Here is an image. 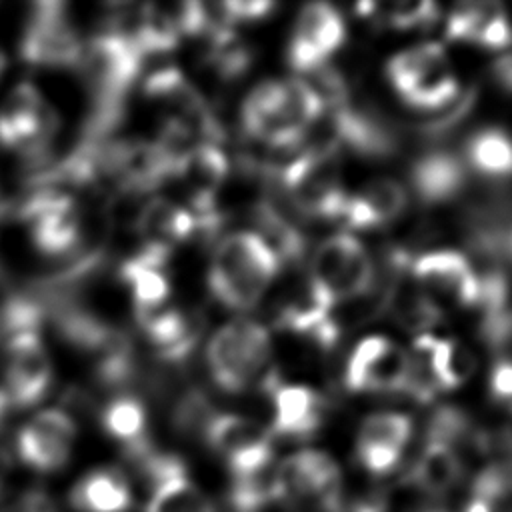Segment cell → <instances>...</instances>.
Returning <instances> with one entry per match:
<instances>
[{
	"instance_id": "cell-27",
	"label": "cell",
	"mask_w": 512,
	"mask_h": 512,
	"mask_svg": "<svg viewBox=\"0 0 512 512\" xmlns=\"http://www.w3.org/2000/svg\"><path fill=\"white\" fill-rule=\"evenodd\" d=\"M412 352L426 362L440 390L462 386L476 370L472 350L458 340L436 338L426 332L414 340Z\"/></svg>"
},
{
	"instance_id": "cell-42",
	"label": "cell",
	"mask_w": 512,
	"mask_h": 512,
	"mask_svg": "<svg viewBox=\"0 0 512 512\" xmlns=\"http://www.w3.org/2000/svg\"><path fill=\"white\" fill-rule=\"evenodd\" d=\"M490 392L496 400H512V362L496 360L490 372Z\"/></svg>"
},
{
	"instance_id": "cell-29",
	"label": "cell",
	"mask_w": 512,
	"mask_h": 512,
	"mask_svg": "<svg viewBox=\"0 0 512 512\" xmlns=\"http://www.w3.org/2000/svg\"><path fill=\"white\" fill-rule=\"evenodd\" d=\"M136 228L144 242L162 244L172 248L178 242H186L198 234L194 214L168 198H150L136 220Z\"/></svg>"
},
{
	"instance_id": "cell-10",
	"label": "cell",
	"mask_w": 512,
	"mask_h": 512,
	"mask_svg": "<svg viewBox=\"0 0 512 512\" xmlns=\"http://www.w3.org/2000/svg\"><path fill=\"white\" fill-rule=\"evenodd\" d=\"M142 94L146 100L164 106L168 118L186 124L202 144L222 142V126L210 112L204 96L176 66H162L146 76Z\"/></svg>"
},
{
	"instance_id": "cell-35",
	"label": "cell",
	"mask_w": 512,
	"mask_h": 512,
	"mask_svg": "<svg viewBox=\"0 0 512 512\" xmlns=\"http://www.w3.org/2000/svg\"><path fill=\"white\" fill-rule=\"evenodd\" d=\"M466 160L482 176H512V138L500 128H484L468 140Z\"/></svg>"
},
{
	"instance_id": "cell-32",
	"label": "cell",
	"mask_w": 512,
	"mask_h": 512,
	"mask_svg": "<svg viewBox=\"0 0 512 512\" xmlns=\"http://www.w3.org/2000/svg\"><path fill=\"white\" fill-rule=\"evenodd\" d=\"M256 234L266 242V246L276 254L278 262H296L304 254L306 242L300 228L288 220L284 208L274 200L264 198L254 208Z\"/></svg>"
},
{
	"instance_id": "cell-21",
	"label": "cell",
	"mask_w": 512,
	"mask_h": 512,
	"mask_svg": "<svg viewBox=\"0 0 512 512\" xmlns=\"http://www.w3.org/2000/svg\"><path fill=\"white\" fill-rule=\"evenodd\" d=\"M172 248L144 242L138 252L128 256L120 266V280L128 286L136 314L166 306L170 296V282L166 276V262Z\"/></svg>"
},
{
	"instance_id": "cell-41",
	"label": "cell",
	"mask_w": 512,
	"mask_h": 512,
	"mask_svg": "<svg viewBox=\"0 0 512 512\" xmlns=\"http://www.w3.org/2000/svg\"><path fill=\"white\" fill-rule=\"evenodd\" d=\"M468 432H470L468 416L454 406H442L430 416V422L426 428V442L454 446Z\"/></svg>"
},
{
	"instance_id": "cell-16",
	"label": "cell",
	"mask_w": 512,
	"mask_h": 512,
	"mask_svg": "<svg viewBox=\"0 0 512 512\" xmlns=\"http://www.w3.org/2000/svg\"><path fill=\"white\" fill-rule=\"evenodd\" d=\"M76 440V422L64 408L36 412L16 434V452L24 464L52 472L62 468Z\"/></svg>"
},
{
	"instance_id": "cell-37",
	"label": "cell",
	"mask_w": 512,
	"mask_h": 512,
	"mask_svg": "<svg viewBox=\"0 0 512 512\" xmlns=\"http://www.w3.org/2000/svg\"><path fill=\"white\" fill-rule=\"evenodd\" d=\"M446 60L444 48L438 42H424L410 46L398 54H394L386 64V76L394 90L404 86L408 80L418 76L422 70L430 68L432 64H438Z\"/></svg>"
},
{
	"instance_id": "cell-8",
	"label": "cell",
	"mask_w": 512,
	"mask_h": 512,
	"mask_svg": "<svg viewBox=\"0 0 512 512\" xmlns=\"http://www.w3.org/2000/svg\"><path fill=\"white\" fill-rule=\"evenodd\" d=\"M286 200L304 216L338 220L346 204L340 166L336 156L302 152L278 172Z\"/></svg>"
},
{
	"instance_id": "cell-43",
	"label": "cell",
	"mask_w": 512,
	"mask_h": 512,
	"mask_svg": "<svg viewBox=\"0 0 512 512\" xmlns=\"http://www.w3.org/2000/svg\"><path fill=\"white\" fill-rule=\"evenodd\" d=\"M492 80L504 90L512 94V54H504L492 62Z\"/></svg>"
},
{
	"instance_id": "cell-31",
	"label": "cell",
	"mask_w": 512,
	"mask_h": 512,
	"mask_svg": "<svg viewBox=\"0 0 512 512\" xmlns=\"http://www.w3.org/2000/svg\"><path fill=\"white\" fill-rule=\"evenodd\" d=\"M398 96L414 110L420 112H442L460 94L458 80L448 66V58L422 70L418 76L400 86Z\"/></svg>"
},
{
	"instance_id": "cell-47",
	"label": "cell",
	"mask_w": 512,
	"mask_h": 512,
	"mask_svg": "<svg viewBox=\"0 0 512 512\" xmlns=\"http://www.w3.org/2000/svg\"><path fill=\"white\" fill-rule=\"evenodd\" d=\"M4 70V56H2V52H0V72Z\"/></svg>"
},
{
	"instance_id": "cell-19",
	"label": "cell",
	"mask_w": 512,
	"mask_h": 512,
	"mask_svg": "<svg viewBox=\"0 0 512 512\" xmlns=\"http://www.w3.org/2000/svg\"><path fill=\"white\" fill-rule=\"evenodd\" d=\"M390 278L384 288V308L408 332L426 334L442 318V310L424 294L412 274V260L402 250L390 254Z\"/></svg>"
},
{
	"instance_id": "cell-6",
	"label": "cell",
	"mask_w": 512,
	"mask_h": 512,
	"mask_svg": "<svg viewBox=\"0 0 512 512\" xmlns=\"http://www.w3.org/2000/svg\"><path fill=\"white\" fill-rule=\"evenodd\" d=\"M308 280L332 306H340L376 288V268L360 240L340 232L316 248Z\"/></svg>"
},
{
	"instance_id": "cell-24",
	"label": "cell",
	"mask_w": 512,
	"mask_h": 512,
	"mask_svg": "<svg viewBox=\"0 0 512 512\" xmlns=\"http://www.w3.org/2000/svg\"><path fill=\"white\" fill-rule=\"evenodd\" d=\"M136 320L158 358L168 364L184 362L198 342L200 332L196 320L176 308L162 306L136 314Z\"/></svg>"
},
{
	"instance_id": "cell-44",
	"label": "cell",
	"mask_w": 512,
	"mask_h": 512,
	"mask_svg": "<svg viewBox=\"0 0 512 512\" xmlns=\"http://www.w3.org/2000/svg\"><path fill=\"white\" fill-rule=\"evenodd\" d=\"M464 512H492V508H490V504L486 500H482L478 496H472L470 502L466 504Z\"/></svg>"
},
{
	"instance_id": "cell-3",
	"label": "cell",
	"mask_w": 512,
	"mask_h": 512,
	"mask_svg": "<svg viewBox=\"0 0 512 512\" xmlns=\"http://www.w3.org/2000/svg\"><path fill=\"white\" fill-rule=\"evenodd\" d=\"M142 62L134 40L112 24L88 38L76 70L92 96V106H124L128 90L140 78Z\"/></svg>"
},
{
	"instance_id": "cell-13",
	"label": "cell",
	"mask_w": 512,
	"mask_h": 512,
	"mask_svg": "<svg viewBox=\"0 0 512 512\" xmlns=\"http://www.w3.org/2000/svg\"><path fill=\"white\" fill-rule=\"evenodd\" d=\"M346 38V26L336 8L324 2L306 4L288 40V62L296 72L310 74L328 64Z\"/></svg>"
},
{
	"instance_id": "cell-17",
	"label": "cell",
	"mask_w": 512,
	"mask_h": 512,
	"mask_svg": "<svg viewBox=\"0 0 512 512\" xmlns=\"http://www.w3.org/2000/svg\"><path fill=\"white\" fill-rule=\"evenodd\" d=\"M4 392L12 408L38 404L52 386V360L40 334L20 336L4 344Z\"/></svg>"
},
{
	"instance_id": "cell-1",
	"label": "cell",
	"mask_w": 512,
	"mask_h": 512,
	"mask_svg": "<svg viewBox=\"0 0 512 512\" xmlns=\"http://www.w3.org/2000/svg\"><path fill=\"white\" fill-rule=\"evenodd\" d=\"M320 114L322 104L302 78L264 80L242 102L244 132L270 148L302 146Z\"/></svg>"
},
{
	"instance_id": "cell-14",
	"label": "cell",
	"mask_w": 512,
	"mask_h": 512,
	"mask_svg": "<svg viewBox=\"0 0 512 512\" xmlns=\"http://www.w3.org/2000/svg\"><path fill=\"white\" fill-rule=\"evenodd\" d=\"M410 356L384 336L362 338L344 368V384L352 392H404Z\"/></svg>"
},
{
	"instance_id": "cell-18",
	"label": "cell",
	"mask_w": 512,
	"mask_h": 512,
	"mask_svg": "<svg viewBox=\"0 0 512 512\" xmlns=\"http://www.w3.org/2000/svg\"><path fill=\"white\" fill-rule=\"evenodd\" d=\"M142 464L150 480V502L146 512H214L212 504L188 478L180 458L172 454H156L146 448L132 456Z\"/></svg>"
},
{
	"instance_id": "cell-38",
	"label": "cell",
	"mask_w": 512,
	"mask_h": 512,
	"mask_svg": "<svg viewBox=\"0 0 512 512\" xmlns=\"http://www.w3.org/2000/svg\"><path fill=\"white\" fill-rule=\"evenodd\" d=\"M368 18H376L394 30L426 28L436 22L438 6L434 2H396L388 6L370 4Z\"/></svg>"
},
{
	"instance_id": "cell-46",
	"label": "cell",
	"mask_w": 512,
	"mask_h": 512,
	"mask_svg": "<svg viewBox=\"0 0 512 512\" xmlns=\"http://www.w3.org/2000/svg\"><path fill=\"white\" fill-rule=\"evenodd\" d=\"M8 286V280H6V272H4V268L0 266V292H4V294H8L10 290L6 288Z\"/></svg>"
},
{
	"instance_id": "cell-22",
	"label": "cell",
	"mask_w": 512,
	"mask_h": 512,
	"mask_svg": "<svg viewBox=\"0 0 512 512\" xmlns=\"http://www.w3.org/2000/svg\"><path fill=\"white\" fill-rule=\"evenodd\" d=\"M408 206L406 188L392 178H376L356 194H348L338 220L350 228L368 230L394 222Z\"/></svg>"
},
{
	"instance_id": "cell-30",
	"label": "cell",
	"mask_w": 512,
	"mask_h": 512,
	"mask_svg": "<svg viewBox=\"0 0 512 512\" xmlns=\"http://www.w3.org/2000/svg\"><path fill=\"white\" fill-rule=\"evenodd\" d=\"M70 504L78 512H126L132 504V490L116 468H98L76 482Z\"/></svg>"
},
{
	"instance_id": "cell-45",
	"label": "cell",
	"mask_w": 512,
	"mask_h": 512,
	"mask_svg": "<svg viewBox=\"0 0 512 512\" xmlns=\"http://www.w3.org/2000/svg\"><path fill=\"white\" fill-rule=\"evenodd\" d=\"M504 440H506L508 448L512 450V406H510V414H508V420H506V426H504Z\"/></svg>"
},
{
	"instance_id": "cell-2",
	"label": "cell",
	"mask_w": 512,
	"mask_h": 512,
	"mask_svg": "<svg viewBox=\"0 0 512 512\" xmlns=\"http://www.w3.org/2000/svg\"><path fill=\"white\" fill-rule=\"evenodd\" d=\"M280 270L276 254L250 230L220 238L214 248L208 286L214 298L234 310L256 306Z\"/></svg>"
},
{
	"instance_id": "cell-15",
	"label": "cell",
	"mask_w": 512,
	"mask_h": 512,
	"mask_svg": "<svg viewBox=\"0 0 512 512\" xmlns=\"http://www.w3.org/2000/svg\"><path fill=\"white\" fill-rule=\"evenodd\" d=\"M100 172L124 192H150L172 178V170L154 140H106L100 152Z\"/></svg>"
},
{
	"instance_id": "cell-4",
	"label": "cell",
	"mask_w": 512,
	"mask_h": 512,
	"mask_svg": "<svg viewBox=\"0 0 512 512\" xmlns=\"http://www.w3.org/2000/svg\"><path fill=\"white\" fill-rule=\"evenodd\" d=\"M272 340L260 322L236 318L220 326L208 340L206 364L218 388L230 394L246 390L266 368Z\"/></svg>"
},
{
	"instance_id": "cell-23",
	"label": "cell",
	"mask_w": 512,
	"mask_h": 512,
	"mask_svg": "<svg viewBox=\"0 0 512 512\" xmlns=\"http://www.w3.org/2000/svg\"><path fill=\"white\" fill-rule=\"evenodd\" d=\"M446 36L486 50H504L512 42V24L496 2H468L456 6L446 20Z\"/></svg>"
},
{
	"instance_id": "cell-7",
	"label": "cell",
	"mask_w": 512,
	"mask_h": 512,
	"mask_svg": "<svg viewBox=\"0 0 512 512\" xmlns=\"http://www.w3.org/2000/svg\"><path fill=\"white\" fill-rule=\"evenodd\" d=\"M30 228L34 246L50 258H68L80 252L82 212L72 194L56 188H34L16 208Z\"/></svg>"
},
{
	"instance_id": "cell-34",
	"label": "cell",
	"mask_w": 512,
	"mask_h": 512,
	"mask_svg": "<svg viewBox=\"0 0 512 512\" xmlns=\"http://www.w3.org/2000/svg\"><path fill=\"white\" fill-rule=\"evenodd\" d=\"M462 474V464L452 446L426 442L416 466H414V482L426 492L440 496L456 486Z\"/></svg>"
},
{
	"instance_id": "cell-20",
	"label": "cell",
	"mask_w": 512,
	"mask_h": 512,
	"mask_svg": "<svg viewBox=\"0 0 512 512\" xmlns=\"http://www.w3.org/2000/svg\"><path fill=\"white\" fill-rule=\"evenodd\" d=\"M410 436L412 420L406 414L376 412L366 416L356 438L360 464L374 474L390 472L398 464Z\"/></svg>"
},
{
	"instance_id": "cell-40",
	"label": "cell",
	"mask_w": 512,
	"mask_h": 512,
	"mask_svg": "<svg viewBox=\"0 0 512 512\" xmlns=\"http://www.w3.org/2000/svg\"><path fill=\"white\" fill-rule=\"evenodd\" d=\"M212 416L214 412L208 398L200 390H188L176 400L172 424L180 434H202Z\"/></svg>"
},
{
	"instance_id": "cell-39",
	"label": "cell",
	"mask_w": 512,
	"mask_h": 512,
	"mask_svg": "<svg viewBox=\"0 0 512 512\" xmlns=\"http://www.w3.org/2000/svg\"><path fill=\"white\" fill-rule=\"evenodd\" d=\"M472 496L486 500L492 512H512V462H494L474 480Z\"/></svg>"
},
{
	"instance_id": "cell-25",
	"label": "cell",
	"mask_w": 512,
	"mask_h": 512,
	"mask_svg": "<svg viewBox=\"0 0 512 512\" xmlns=\"http://www.w3.org/2000/svg\"><path fill=\"white\" fill-rule=\"evenodd\" d=\"M268 390H272L274 402V422L270 432L302 438L318 430L324 418V402L312 388L272 382Z\"/></svg>"
},
{
	"instance_id": "cell-5",
	"label": "cell",
	"mask_w": 512,
	"mask_h": 512,
	"mask_svg": "<svg viewBox=\"0 0 512 512\" xmlns=\"http://www.w3.org/2000/svg\"><path fill=\"white\" fill-rule=\"evenodd\" d=\"M58 128L56 110L30 82L16 84L0 108V144L32 166L44 168Z\"/></svg>"
},
{
	"instance_id": "cell-28",
	"label": "cell",
	"mask_w": 512,
	"mask_h": 512,
	"mask_svg": "<svg viewBox=\"0 0 512 512\" xmlns=\"http://www.w3.org/2000/svg\"><path fill=\"white\" fill-rule=\"evenodd\" d=\"M202 436L214 452L226 458V462L272 446L270 428L238 414H214Z\"/></svg>"
},
{
	"instance_id": "cell-11",
	"label": "cell",
	"mask_w": 512,
	"mask_h": 512,
	"mask_svg": "<svg viewBox=\"0 0 512 512\" xmlns=\"http://www.w3.org/2000/svg\"><path fill=\"white\" fill-rule=\"evenodd\" d=\"M278 500L292 504L316 502L324 510L340 512V470L324 452L300 450L274 466Z\"/></svg>"
},
{
	"instance_id": "cell-12",
	"label": "cell",
	"mask_w": 512,
	"mask_h": 512,
	"mask_svg": "<svg viewBox=\"0 0 512 512\" xmlns=\"http://www.w3.org/2000/svg\"><path fill=\"white\" fill-rule=\"evenodd\" d=\"M412 274L424 294L440 308H474L480 300V276L456 250H432L412 260Z\"/></svg>"
},
{
	"instance_id": "cell-33",
	"label": "cell",
	"mask_w": 512,
	"mask_h": 512,
	"mask_svg": "<svg viewBox=\"0 0 512 512\" xmlns=\"http://www.w3.org/2000/svg\"><path fill=\"white\" fill-rule=\"evenodd\" d=\"M100 422L106 434H110L114 440L126 446L128 454L148 446V416L142 400H138L136 396L120 392L114 398H110L100 412Z\"/></svg>"
},
{
	"instance_id": "cell-9",
	"label": "cell",
	"mask_w": 512,
	"mask_h": 512,
	"mask_svg": "<svg viewBox=\"0 0 512 512\" xmlns=\"http://www.w3.org/2000/svg\"><path fill=\"white\" fill-rule=\"evenodd\" d=\"M82 40L62 2H34L20 38L26 64L44 68H76Z\"/></svg>"
},
{
	"instance_id": "cell-36",
	"label": "cell",
	"mask_w": 512,
	"mask_h": 512,
	"mask_svg": "<svg viewBox=\"0 0 512 512\" xmlns=\"http://www.w3.org/2000/svg\"><path fill=\"white\" fill-rule=\"evenodd\" d=\"M208 62L222 80L240 78L252 64V50L236 36L232 28L216 30L208 36Z\"/></svg>"
},
{
	"instance_id": "cell-26",
	"label": "cell",
	"mask_w": 512,
	"mask_h": 512,
	"mask_svg": "<svg viewBox=\"0 0 512 512\" xmlns=\"http://www.w3.org/2000/svg\"><path fill=\"white\" fill-rule=\"evenodd\" d=\"M410 184L426 204H440L456 198L466 184V168L460 158L448 152H428L414 160Z\"/></svg>"
}]
</instances>
